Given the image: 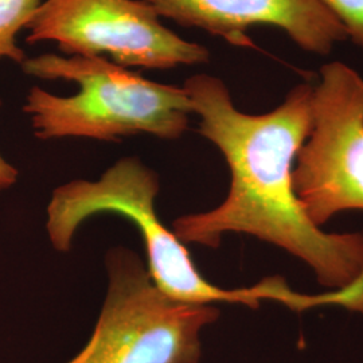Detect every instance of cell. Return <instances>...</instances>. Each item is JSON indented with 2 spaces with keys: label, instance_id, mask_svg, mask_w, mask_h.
I'll list each match as a JSON object with an SVG mask.
<instances>
[{
  "label": "cell",
  "instance_id": "1",
  "mask_svg": "<svg viewBox=\"0 0 363 363\" xmlns=\"http://www.w3.org/2000/svg\"><path fill=\"white\" fill-rule=\"evenodd\" d=\"M183 89L201 118L199 133L229 166L230 189L217 208L172 222L182 242L214 249L225 234H247L306 262L331 291L363 280V233L323 232L295 191L296 157L312 128L311 84H298L264 115L240 112L225 82L214 76L187 78Z\"/></svg>",
  "mask_w": 363,
  "mask_h": 363
},
{
  "label": "cell",
  "instance_id": "2",
  "mask_svg": "<svg viewBox=\"0 0 363 363\" xmlns=\"http://www.w3.org/2000/svg\"><path fill=\"white\" fill-rule=\"evenodd\" d=\"M157 193V174L138 157L118 160L99 181H73L57 187L46 222L52 247L58 252L70 250L73 237L85 220L100 213H115L139 229L147 252V269L155 286L171 298L191 304L237 303L250 308L272 300L298 312L337 303L333 292L298 294L281 277H268L256 286L237 289L211 284L196 269L189 249L159 218Z\"/></svg>",
  "mask_w": 363,
  "mask_h": 363
},
{
  "label": "cell",
  "instance_id": "3",
  "mask_svg": "<svg viewBox=\"0 0 363 363\" xmlns=\"http://www.w3.org/2000/svg\"><path fill=\"white\" fill-rule=\"evenodd\" d=\"M22 67L28 76L65 79L79 86L70 97L38 86L28 91L23 111L40 140L117 142L139 133L175 140L189 128L193 105L183 88L140 77L104 57L43 54L27 58Z\"/></svg>",
  "mask_w": 363,
  "mask_h": 363
},
{
  "label": "cell",
  "instance_id": "4",
  "mask_svg": "<svg viewBox=\"0 0 363 363\" xmlns=\"http://www.w3.org/2000/svg\"><path fill=\"white\" fill-rule=\"evenodd\" d=\"M105 259L103 310L89 342L67 363H199L201 333L220 310L163 294L128 247L111 249Z\"/></svg>",
  "mask_w": 363,
  "mask_h": 363
},
{
  "label": "cell",
  "instance_id": "5",
  "mask_svg": "<svg viewBox=\"0 0 363 363\" xmlns=\"http://www.w3.org/2000/svg\"><path fill=\"white\" fill-rule=\"evenodd\" d=\"M26 28L28 43L52 40L69 57L108 55L123 67L171 69L210 60L205 46L163 26L147 0H46Z\"/></svg>",
  "mask_w": 363,
  "mask_h": 363
},
{
  "label": "cell",
  "instance_id": "6",
  "mask_svg": "<svg viewBox=\"0 0 363 363\" xmlns=\"http://www.w3.org/2000/svg\"><path fill=\"white\" fill-rule=\"evenodd\" d=\"M294 183L319 228L342 211L363 210V77L343 62L320 69L311 132L296 157Z\"/></svg>",
  "mask_w": 363,
  "mask_h": 363
},
{
  "label": "cell",
  "instance_id": "7",
  "mask_svg": "<svg viewBox=\"0 0 363 363\" xmlns=\"http://www.w3.org/2000/svg\"><path fill=\"white\" fill-rule=\"evenodd\" d=\"M160 18L196 27L233 46H253L250 27L280 28L304 52L328 55L347 40L320 0H147Z\"/></svg>",
  "mask_w": 363,
  "mask_h": 363
},
{
  "label": "cell",
  "instance_id": "8",
  "mask_svg": "<svg viewBox=\"0 0 363 363\" xmlns=\"http://www.w3.org/2000/svg\"><path fill=\"white\" fill-rule=\"evenodd\" d=\"M42 0H0V58L16 64L26 61V54L16 45V35L40 6Z\"/></svg>",
  "mask_w": 363,
  "mask_h": 363
},
{
  "label": "cell",
  "instance_id": "9",
  "mask_svg": "<svg viewBox=\"0 0 363 363\" xmlns=\"http://www.w3.org/2000/svg\"><path fill=\"white\" fill-rule=\"evenodd\" d=\"M343 27L347 39L363 49V0H320Z\"/></svg>",
  "mask_w": 363,
  "mask_h": 363
},
{
  "label": "cell",
  "instance_id": "10",
  "mask_svg": "<svg viewBox=\"0 0 363 363\" xmlns=\"http://www.w3.org/2000/svg\"><path fill=\"white\" fill-rule=\"evenodd\" d=\"M1 106V101H0ZM18 169L13 167L9 162H6L0 155V190L9 189L18 181Z\"/></svg>",
  "mask_w": 363,
  "mask_h": 363
}]
</instances>
